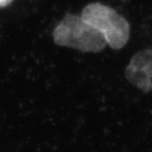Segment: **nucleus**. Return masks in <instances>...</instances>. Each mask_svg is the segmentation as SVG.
<instances>
[{"label": "nucleus", "mask_w": 152, "mask_h": 152, "mask_svg": "<svg viewBox=\"0 0 152 152\" xmlns=\"http://www.w3.org/2000/svg\"><path fill=\"white\" fill-rule=\"evenodd\" d=\"M13 0H0V8H4L10 4Z\"/></svg>", "instance_id": "20e7f679"}, {"label": "nucleus", "mask_w": 152, "mask_h": 152, "mask_svg": "<svg viewBox=\"0 0 152 152\" xmlns=\"http://www.w3.org/2000/svg\"><path fill=\"white\" fill-rule=\"evenodd\" d=\"M56 45L81 51L99 53L107 45L102 33L86 22L81 16L67 14L53 32Z\"/></svg>", "instance_id": "f257e3e1"}, {"label": "nucleus", "mask_w": 152, "mask_h": 152, "mask_svg": "<svg viewBox=\"0 0 152 152\" xmlns=\"http://www.w3.org/2000/svg\"><path fill=\"white\" fill-rule=\"evenodd\" d=\"M80 16L102 34L111 48H123L128 42L130 34L129 24L113 8L101 3H91L83 9Z\"/></svg>", "instance_id": "f03ea898"}, {"label": "nucleus", "mask_w": 152, "mask_h": 152, "mask_svg": "<svg viewBox=\"0 0 152 152\" xmlns=\"http://www.w3.org/2000/svg\"><path fill=\"white\" fill-rule=\"evenodd\" d=\"M125 76L139 90L152 91V49L138 52L126 67Z\"/></svg>", "instance_id": "7ed1b4c3"}]
</instances>
